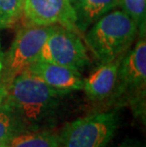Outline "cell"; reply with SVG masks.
<instances>
[{"label": "cell", "instance_id": "obj_1", "mask_svg": "<svg viewBox=\"0 0 146 147\" xmlns=\"http://www.w3.org/2000/svg\"><path fill=\"white\" fill-rule=\"evenodd\" d=\"M62 96L27 69L7 86L2 105L13 116L22 131L36 130L55 116Z\"/></svg>", "mask_w": 146, "mask_h": 147}, {"label": "cell", "instance_id": "obj_2", "mask_svg": "<svg viewBox=\"0 0 146 147\" xmlns=\"http://www.w3.org/2000/svg\"><path fill=\"white\" fill-rule=\"evenodd\" d=\"M139 35L136 23L122 10H112L91 25L85 40L100 64L124 55Z\"/></svg>", "mask_w": 146, "mask_h": 147}, {"label": "cell", "instance_id": "obj_3", "mask_svg": "<svg viewBox=\"0 0 146 147\" xmlns=\"http://www.w3.org/2000/svg\"><path fill=\"white\" fill-rule=\"evenodd\" d=\"M146 39L139 34L134 48L129 49L120 60L117 83L111 104L129 105L136 115H145L146 92Z\"/></svg>", "mask_w": 146, "mask_h": 147}, {"label": "cell", "instance_id": "obj_4", "mask_svg": "<svg viewBox=\"0 0 146 147\" xmlns=\"http://www.w3.org/2000/svg\"><path fill=\"white\" fill-rule=\"evenodd\" d=\"M58 26L26 25L18 30L11 48L4 55L2 86L7 87L15 77L38 60L43 45Z\"/></svg>", "mask_w": 146, "mask_h": 147}, {"label": "cell", "instance_id": "obj_5", "mask_svg": "<svg viewBox=\"0 0 146 147\" xmlns=\"http://www.w3.org/2000/svg\"><path fill=\"white\" fill-rule=\"evenodd\" d=\"M119 121L117 110L77 119L62 130L60 147H106L119 127Z\"/></svg>", "mask_w": 146, "mask_h": 147}, {"label": "cell", "instance_id": "obj_6", "mask_svg": "<svg viewBox=\"0 0 146 147\" xmlns=\"http://www.w3.org/2000/svg\"><path fill=\"white\" fill-rule=\"evenodd\" d=\"M37 61L64 65L79 72L90 64L87 49L80 34L61 26L46 39Z\"/></svg>", "mask_w": 146, "mask_h": 147}, {"label": "cell", "instance_id": "obj_7", "mask_svg": "<svg viewBox=\"0 0 146 147\" xmlns=\"http://www.w3.org/2000/svg\"><path fill=\"white\" fill-rule=\"evenodd\" d=\"M22 14L26 25H59L81 34L76 27L75 11L68 0H24Z\"/></svg>", "mask_w": 146, "mask_h": 147}, {"label": "cell", "instance_id": "obj_8", "mask_svg": "<svg viewBox=\"0 0 146 147\" xmlns=\"http://www.w3.org/2000/svg\"><path fill=\"white\" fill-rule=\"evenodd\" d=\"M28 70L63 95L83 90V78L82 74L72 68L48 62L36 61Z\"/></svg>", "mask_w": 146, "mask_h": 147}, {"label": "cell", "instance_id": "obj_9", "mask_svg": "<svg viewBox=\"0 0 146 147\" xmlns=\"http://www.w3.org/2000/svg\"><path fill=\"white\" fill-rule=\"evenodd\" d=\"M122 57L123 55L113 61L101 64L86 79H83V90L89 101L109 100L116 86L118 69Z\"/></svg>", "mask_w": 146, "mask_h": 147}, {"label": "cell", "instance_id": "obj_10", "mask_svg": "<svg viewBox=\"0 0 146 147\" xmlns=\"http://www.w3.org/2000/svg\"><path fill=\"white\" fill-rule=\"evenodd\" d=\"M119 6V0H83L74 9L76 27L80 33H85L99 18Z\"/></svg>", "mask_w": 146, "mask_h": 147}, {"label": "cell", "instance_id": "obj_11", "mask_svg": "<svg viewBox=\"0 0 146 147\" xmlns=\"http://www.w3.org/2000/svg\"><path fill=\"white\" fill-rule=\"evenodd\" d=\"M6 144L8 147H60V138L50 131L27 130L15 134Z\"/></svg>", "mask_w": 146, "mask_h": 147}, {"label": "cell", "instance_id": "obj_12", "mask_svg": "<svg viewBox=\"0 0 146 147\" xmlns=\"http://www.w3.org/2000/svg\"><path fill=\"white\" fill-rule=\"evenodd\" d=\"M119 5L138 26L139 34L145 33L146 0H119Z\"/></svg>", "mask_w": 146, "mask_h": 147}, {"label": "cell", "instance_id": "obj_13", "mask_svg": "<svg viewBox=\"0 0 146 147\" xmlns=\"http://www.w3.org/2000/svg\"><path fill=\"white\" fill-rule=\"evenodd\" d=\"M24 0H0V30L11 27L23 12Z\"/></svg>", "mask_w": 146, "mask_h": 147}, {"label": "cell", "instance_id": "obj_14", "mask_svg": "<svg viewBox=\"0 0 146 147\" xmlns=\"http://www.w3.org/2000/svg\"><path fill=\"white\" fill-rule=\"evenodd\" d=\"M22 132L19 124L4 105L0 106V144L6 143L15 134Z\"/></svg>", "mask_w": 146, "mask_h": 147}, {"label": "cell", "instance_id": "obj_15", "mask_svg": "<svg viewBox=\"0 0 146 147\" xmlns=\"http://www.w3.org/2000/svg\"><path fill=\"white\" fill-rule=\"evenodd\" d=\"M119 147H144V145L139 140H126Z\"/></svg>", "mask_w": 146, "mask_h": 147}, {"label": "cell", "instance_id": "obj_16", "mask_svg": "<svg viewBox=\"0 0 146 147\" xmlns=\"http://www.w3.org/2000/svg\"><path fill=\"white\" fill-rule=\"evenodd\" d=\"M4 52L1 49L0 45V86H2V77H3V71H4Z\"/></svg>", "mask_w": 146, "mask_h": 147}, {"label": "cell", "instance_id": "obj_17", "mask_svg": "<svg viewBox=\"0 0 146 147\" xmlns=\"http://www.w3.org/2000/svg\"><path fill=\"white\" fill-rule=\"evenodd\" d=\"M6 95H7V87L5 86H0V106L4 102Z\"/></svg>", "mask_w": 146, "mask_h": 147}, {"label": "cell", "instance_id": "obj_18", "mask_svg": "<svg viewBox=\"0 0 146 147\" xmlns=\"http://www.w3.org/2000/svg\"><path fill=\"white\" fill-rule=\"evenodd\" d=\"M68 1L70 2V4H71V6L73 7V9H75L77 6L78 5H80L81 3H82L83 0H68Z\"/></svg>", "mask_w": 146, "mask_h": 147}, {"label": "cell", "instance_id": "obj_19", "mask_svg": "<svg viewBox=\"0 0 146 147\" xmlns=\"http://www.w3.org/2000/svg\"><path fill=\"white\" fill-rule=\"evenodd\" d=\"M0 147H8L6 143H2V144H0Z\"/></svg>", "mask_w": 146, "mask_h": 147}]
</instances>
